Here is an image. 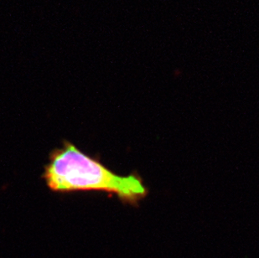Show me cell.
Listing matches in <instances>:
<instances>
[{
	"mask_svg": "<svg viewBox=\"0 0 259 258\" xmlns=\"http://www.w3.org/2000/svg\"><path fill=\"white\" fill-rule=\"evenodd\" d=\"M43 177L56 192L104 191L130 205H136L148 195L140 176H117L68 142L52 153Z\"/></svg>",
	"mask_w": 259,
	"mask_h": 258,
	"instance_id": "cell-1",
	"label": "cell"
}]
</instances>
